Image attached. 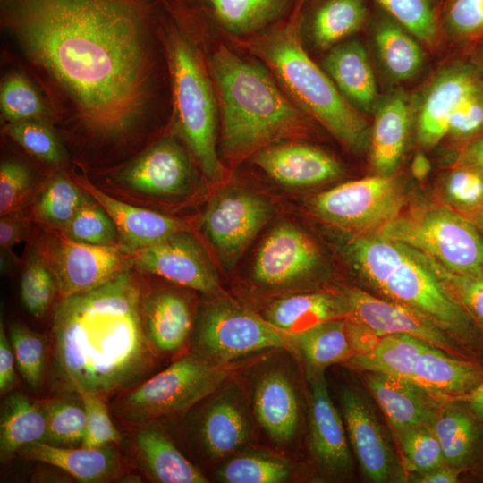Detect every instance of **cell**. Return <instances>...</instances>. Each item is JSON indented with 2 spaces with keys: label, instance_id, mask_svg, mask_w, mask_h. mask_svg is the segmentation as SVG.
I'll use <instances>...</instances> for the list:
<instances>
[{
  "label": "cell",
  "instance_id": "1",
  "mask_svg": "<svg viewBox=\"0 0 483 483\" xmlns=\"http://www.w3.org/2000/svg\"><path fill=\"white\" fill-rule=\"evenodd\" d=\"M158 0H0L1 24L103 140L146 114Z\"/></svg>",
  "mask_w": 483,
  "mask_h": 483
},
{
  "label": "cell",
  "instance_id": "2",
  "mask_svg": "<svg viewBox=\"0 0 483 483\" xmlns=\"http://www.w3.org/2000/svg\"><path fill=\"white\" fill-rule=\"evenodd\" d=\"M142 298L130 270L61 298L52 315L51 372L57 391L105 397L146 374L155 352L144 332Z\"/></svg>",
  "mask_w": 483,
  "mask_h": 483
},
{
  "label": "cell",
  "instance_id": "3",
  "mask_svg": "<svg viewBox=\"0 0 483 483\" xmlns=\"http://www.w3.org/2000/svg\"><path fill=\"white\" fill-rule=\"evenodd\" d=\"M221 118V152L233 164L284 140L306 135L309 115L261 63L220 46L209 63Z\"/></svg>",
  "mask_w": 483,
  "mask_h": 483
},
{
  "label": "cell",
  "instance_id": "4",
  "mask_svg": "<svg viewBox=\"0 0 483 483\" xmlns=\"http://www.w3.org/2000/svg\"><path fill=\"white\" fill-rule=\"evenodd\" d=\"M349 242L353 266L375 289L427 318L465 350L479 347L483 328L406 245L373 233Z\"/></svg>",
  "mask_w": 483,
  "mask_h": 483
},
{
  "label": "cell",
  "instance_id": "5",
  "mask_svg": "<svg viewBox=\"0 0 483 483\" xmlns=\"http://www.w3.org/2000/svg\"><path fill=\"white\" fill-rule=\"evenodd\" d=\"M298 18L250 38L246 44L291 99L351 150L364 147L368 123L335 84L309 56Z\"/></svg>",
  "mask_w": 483,
  "mask_h": 483
},
{
  "label": "cell",
  "instance_id": "6",
  "mask_svg": "<svg viewBox=\"0 0 483 483\" xmlns=\"http://www.w3.org/2000/svg\"><path fill=\"white\" fill-rule=\"evenodd\" d=\"M167 40L173 113L179 136L210 182H220L225 168L216 150L219 115L214 83L194 47L177 31Z\"/></svg>",
  "mask_w": 483,
  "mask_h": 483
},
{
  "label": "cell",
  "instance_id": "7",
  "mask_svg": "<svg viewBox=\"0 0 483 483\" xmlns=\"http://www.w3.org/2000/svg\"><path fill=\"white\" fill-rule=\"evenodd\" d=\"M373 234L411 247L456 273L483 270V234L467 216L448 206L402 208Z\"/></svg>",
  "mask_w": 483,
  "mask_h": 483
},
{
  "label": "cell",
  "instance_id": "8",
  "mask_svg": "<svg viewBox=\"0 0 483 483\" xmlns=\"http://www.w3.org/2000/svg\"><path fill=\"white\" fill-rule=\"evenodd\" d=\"M229 374L226 366L186 354L121 397L117 416L141 423L184 411L216 392Z\"/></svg>",
  "mask_w": 483,
  "mask_h": 483
},
{
  "label": "cell",
  "instance_id": "9",
  "mask_svg": "<svg viewBox=\"0 0 483 483\" xmlns=\"http://www.w3.org/2000/svg\"><path fill=\"white\" fill-rule=\"evenodd\" d=\"M192 346L193 352L222 365L266 349H292L291 335L226 300L212 301L202 310Z\"/></svg>",
  "mask_w": 483,
  "mask_h": 483
},
{
  "label": "cell",
  "instance_id": "10",
  "mask_svg": "<svg viewBox=\"0 0 483 483\" xmlns=\"http://www.w3.org/2000/svg\"><path fill=\"white\" fill-rule=\"evenodd\" d=\"M406 195L391 174H377L337 185L313 196L312 213L325 223L354 235L370 234L397 214Z\"/></svg>",
  "mask_w": 483,
  "mask_h": 483
},
{
  "label": "cell",
  "instance_id": "11",
  "mask_svg": "<svg viewBox=\"0 0 483 483\" xmlns=\"http://www.w3.org/2000/svg\"><path fill=\"white\" fill-rule=\"evenodd\" d=\"M38 248L61 298L96 289L132 267L131 254L119 246L79 242L52 228L44 232Z\"/></svg>",
  "mask_w": 483,
  "mask_h": 483
},
{
  "label": "cell",
  "instance_id": "12",
  "mask_svg": "<svg viewBox=\"0 0 483 483\" xmlns=\"http://www.w3.org/2000/svg\"><path fill=\"white\" fill-rule=\"evenodd\" d=\"M272 215L273 206L266 198L225 188L208 201L203 229L218 258L232 267Z\"/></svg>",
  "mask_w": 483,
  "mask_h": 483
},
{
  "label": "cell",
  "instance_id": "13",
  "mask_svg": "<svg viewBox=\"0 0 483 483\" xmlns=\"http://www.w3.org/2000/svg\"><path fill=\"white\" fill-rule=\"evenodd\" d=\"M132 267L203 293H218L214 267L199 240L182 231L131 254Z\"/></svg>",
  "mask_w": 483,
  "mask_h": 483
},
{
  "label": "cell",
  "instance_id": "14",
  "mask_svg": "<svg viewBox=\"0 0 483 483\" xmlns=\"http://www.w3.org/2000/svg\"><path fill=\"white\" fill-rule=\"evenodd\" d=\"M347 307V318L360 322L379 337L405 334L423 340L442 351L469 358L467 351L427 318L394 301L379 299L359 288L345 289L342 294Z\"/></svg>",
  "mask_w": 483,
  "mask_h": 483
},
{
  "label": "cell",
  "instance_id": "15",
  "mask_svg": "<svg viewBox=\"0 0 483 483\" xmlns=\"http://www.w3.org/2000/svg\"><path fill=\"white\" fill-rule=\"evenodd\" d=\"M348 438L363 477L375 483L403 481L394 447L364 397L352 388L340 394Z\"/></svg>",
  "mask_w": 483,
  "mask_h": 483
},
{
  "label": "cell",
  "instance_id": "16",
  "mask_svg": "<svg viewBox=\"0 0 483 483\" xmlns=\"http://www.w3.org/2000/svg\"><path fill=\"white\" fill-rule=\"evenodd\" d=\"M320 259L318 245L306 233L291 224H282L260 244L252 278L267 288L290 287L311 275Z\"/></svg>",
  "mask_w": 483,
  "mask_h": 483
},
{
  "label": "cell",
  "instance_id": "17",
  "mask_svg": "<svg viewBox=\"0 0 483 483\" xmlns=\"http://www.w3.org/2000/svg\"><path fill=\"white\" fill-rule=\"evenodd\" d=\"M133 191L170 197L187 193L192 184V168L185 149L173 138H163L116 175Z\"/></svg>",
  "mask_w": 483,
  "mask_h": 483
},
{
  "label": "cell",
  "instance_id": "18",
  "mask_svg": "<svg viewBox=\"0 0 483 483\" xmlns=\"http://www.w3.org/2000/svg\"><path fill=\"white\" fill-rule=\"evenodd\" d=\"M310 377L309 446L318 467L334 478H347L352 460L342 419L323 373Z\"/></svg>",
  "mask_w": 483,
  "mask_h": 483
},
{
  "label": "cell",
  "instance_id": "19",
  "mask_svg": "<svg viewBox=\"0 0 483 483\" xmlns=\"http://www.w3.org/2000/svg\"><path fill=\"white\" fill-rule=\"evenodd\" d=\"M365 379L396 440L411 428L432 427L445 404L410 379L371 372Z\"/></svg>",
  "mask_w": 483,
  "mask_h": 483
},
{
  "label": "cell",
  "instance_id": "20",
  "mask_svg": "<svg viewBox=\"0 0 483 483\" xmlns=\"http://www.w3.org/2000/svg\"><path fill=\"white\" fill-rule=\"evenodd\" d=\"M251 159L275 182L290 187H305L337 178L343 172L339 162L325 151L299 142L269 145Z\"/></svg>",
  "mask_w": 483,
  "mask_h": 483
},
{
  "label": "cell",
  "instance_id": "21",
  "mask_svg": "<svg viewBox=\"0 0 483 483\" xmlns=\"http://www.w3.org/2000/svg\"><path fill=\"white\" fill-rule=\"evenodd\" d=\"M78 185L110 216L118 231V246L129 254L189 231L178 219L115 199L89 182L80 181Z\"/></svg>",
  "mask_w": 483,
  "mask_h": 483
},
{
  "label": "cell",
  "instance_id": "22",
  "mask_svg": "<svg viewBox=\"0 0 483 483\" xmlns=\"http://www.w3.org/2000/svg\"><path fill=\"white\" fill-rule=\"evenodd\" d=\"M411 380L443 403L456 402L483 380V367L429 345L419 355Z\"/></svg>",
  "mask_w": 483,
  "mask_h": 483
},
{
  "label": "cell",
  "instance_id": "23",
  "mask_svg": "<svg viewBox=\"0 0 483 483\" xmlns=\"http://www.w3.org/2000/svg\"><path fill=\"white\" fill-rule=\"evenodd\" d=\"M19 453L56 467L82 483L108 482L117 479L122 470L119 454L111 445L77 448L37 442L22 447Z\"/></svg>",
  "mask_w": 483,
  "mask_h": 483
},
{
  "label": "cell",
  "instance_id": "24",
  "mask_svg": "<svg viewBox=\"0 0 483 483\" xmlns=\"http://www.w3.org/2000/svg\"><path fill=\"white\" fill-rule=\"evenodd\" d=\"M480 85L478 77L464 67L451 68L441 73L423 100L417 125L419 140L426 146L438 143L448 133L452 114Z\"/></svg>",
  "mask_w": 483,
  "mask_h": 483
},
{
  "label": "cell",
  "instance_id": "25",
  "mask_svg": "<svg viewBox=\"0 0 483 483\" xmlns=\"http://www.w3.org/2000/svg\"><path fill=\"white\" fill-rule=\"evenodd\" d=\"M141 318L147 339L157 354L179 351L192 326L188 301L172 291H159L142 298Z\"/></svg>",
  "mask_w": 483,
  "mask_h": 483
},
{
  "label": "cell",
  "instance_id": "26",
  "mask_svg": "<svg viewBox=\"0 0 483 483\" xmlns=\"http://www.w3.org/2000/svg\"><path fill=\"white\" fill-rule=\"evenodd\" d=\"M255 416L267 436L275 443L292 439L300 420L295 389L282 371L272 369L258 380L253 396Z\"/></svg>",
  "mask_w": 483,
  "mask_h": 483
},
{
  "label": "cell",
  "instance_id": "27",
  "mask_svg": "<svg viewBox=\"0 0 483 483\" xmlns=\"http://www.w3.org/2000/svg\"><path fill=\"white\" fill-rule=\"evenodd\" d=\"M199 422V439L207 454L212 458L233 453L250 436L245 410L233 394L215 398L206 407Z\"/></svg>",
  "mask_w": 483,
  "mask_h": 483
},
{
  "label": "cell",
  "instance_id": "28",
  "mask_svg": "<svg viewBox=\"0 0 483 483\" xmlns=\"http://www.w3.org/2000/svg\"><path fill=\"white\" fill-rule=\"evenodd\" d=\"M325 72L343 96L369 110L377 98V84L367 52L356 40L339 43L323 60Z\"/></svg>",
  "mask_w": 483,
  "mask_h": 483
},
{
  "label": "cell",
  "instance_id": "29",
  "mask_svg": "<svg viewBox=\"0 0 483 483\" xmlns=\"http://www.w3.org/2000/svg\"><path fill=\"white\" fill-rule=\"evenodd\" d=\"M343 295L312 292L284 296L274 301L265 318L277 329L295 335L325 321L347 318Z\"/></svg>",
  "mask_w": 483,
  "mask_h": 483
},
{
  "label": "cell",
  "instance_id": "30",
  "mask_svg": "<svg viewBox=\"0 0 483 483\" xmlns=\"http://www.w3.org/2000/svg\"><path fill=\"white\" fill-rule=\"evenodd\" d=\"M45 402H35L20 392L4 397L0 414V458L7 462L22 447L47 442Z\"/></svg>",
  "mask_w": 483,
  "mask_h": 483
},
{
  "label": "cell",
  "instance_id": "31",
  "mask_svg": "<svg viewBox=\"0 0 483 483\" xmlns=\"http://www.w3.org/2000/svg\"><path fill=\"white\" fill-rule=\"evenodd\" d=\"M134 446L147 473L162 483H205L195 467L159 429L144 425L135 434Z\"/></svg>",
  "mask_w": 483,
  "mask_h": 483
},
{
  "label": "cell",
  "instance_id": "32",
  "mask_svg": "<svg viewBox=\"0 0 483 483\" xmlns=\"http://www.w3.org/2000/svg\"><path fill=\"white\" fill-rule=\"evenodd\" d=\"M482 423L456 402L442 406L431 428L441 445L445 465L462 471L472 464L481 444Z\"/></svg>",
  "mask_w": 483,
  "mask_h": 483
},
{
  "label": "cell",
  "instance_id": "33",
  "mask_svg": "<svg viewBox=\"0 0 483 483\" xmlns=\"http://www.w3.org/2000/svg\"><path fill=\"white\" fill-rule=\"evenodd\" d=\"M429 345L410 335H386L371 350L352 356L344 364L363 372L411 380L419 355Z\"/></svg>",
  "mask_w": 483,
  "mask_h": 483
},
{
  "label": "cell",
  "instance_id": "34",
  "mask_svg": "<svg viewBox=\"0 0 483 483\" xmlns=\"http://www.w3.org/2000/svg\"><path fill=\"white\" fill-rule=\"evenodd\" d=\"M409 124V110L404 98L394 96L377 110L372 130L371 162L378 174L388 175L402 156Z\"/></svg>",
  "mask_w": 483,
  "mask_h": 483
},
{
  "label": "cell",
  "instance_id": "35",
  "mask_svg": "<svg viewBox=\"0 0 483 483\" xmlns=\"http://www.w3.org/2000/svg\"><path fill=\"white\" fill-rule=\"evenodd\" d=\"M291 337L292 349L303 359L309 377L323 373L330 365L344 363L353 356L346 318L322 322Z\"/></svg>",
  "mask_w": 483,
  "mask_h": 483
},
{
  "label": "cell",
  "instance_id": "36",
  "mask_svg": "<svg viewBox=\"0 0 483 483\" xmlns=\"http://www.w3.org/2000/svg\"><path fill=\"white\" fill-rule=\"evenodd\" d=\"M369 9L366 0H323L310 19V34L320 49H330L360 30Z\"/></svg>",
  "mask_w": 483,
  "mask_h": 483
},
{
  "label": "cell",
  "instance_id": "37",
  "mask_svg": "<svg viewBox=\"0 0 483 483\" xmlns=\"http://www.w3.org/2000/svg\"><path fill=\"white\" fill-rule=\"evenodd\" d=\"M374 36L379 57L393 78L408 80L419 70L423 62L420 46L386 13L377 21Z\"/></svg>",
  "mask_w": 483,
  "mask_h": 483
},
{
  "label": "cell",
  "instance_id": "38",
  "mask_svg": "<svg viewBox=\"0 0 483 483\" xmlns=\"http://www.w3.org/2000/svg\"><path fill=\"white\" fill-rule=\"evenodd\" d=\"M89 197L79 185L58 174L38 194L32 214L47 228L61 231Z\"/></svg>",
  "mask_w": 483,
  "mask_h": 483
},
{
  "label": "cell",
  "instance_id": "39",
  "mask_svg": "<svg viewBox=\"0 0 483 483\" xmlns=\"http://www.w3.org/2000/svg\"><path fill=\"white\" fill-rule=\"evenodd\" d=\"M219 21L235 34L259 30L283 14L289 0H208Z\"/></svg>",
  "mask_w": 483,
  "mask_h": 483
},
{
  "label": "cell",
  "instance_id": "40",
  "mask_svg": "<svg viewBox=\"0 0 483 483\" xmlns=\"http://www.w3.org/2000/svg\"><path fill=\"white\" fill-rule=\"evenodd\" d=\"M47 419V443L75 447L86 431V411L80 394L69 393L45 401Z\"/></svg>",
  "mask_w": 483,
  "mask_h": 483
},
{
  "label": "cell",
  "instance_id": "41",
  "mask_svg": "<svg viewBox=\"0 0 483 483\" xmlns=\"http://www.w3.org/2000/svg\"><path fill=\"white\" fill-rule=\"evenodd\" d=\"M8 337L21 376L31 389L38 390L46 368V338L20 322L10 324Z\"/></svg>",
  "mask_w": 483,
  "mask_h": 483
},
{
  "label": "cell",
  "instance_id": "42",
  "mask_svg": "<svg viewBox=\"0 0 483 483\" xmlns=\"http://www.w3.org/2000/svg\"><path fill=\"white\" fill-rule=\"evenodd\" d=\"M389 17L426 44L436 38L437 0H373Z\"/></svg>",
  "mask_w": 483,
  "mask_h": 483
},
{
  "label": "cell",
  "instance_id": "43",
  "mask_svg": "<svg viewBox=\"0 0 483 483\" xmlns=\"http://www.w3.org/2000/svg\"><path fill=\"white\" fill-rule=\"evenodd\" d=\"M60 232L79 242L100 246L119 245V234L114 221L91 197L78 208Z\"/></svg>",
  "mask_w": 483,
  "mask_h": 483
},
{
  "label": "cell",
  "instance_id": "44",
  "mask_svg": "<svg viewBox=\"0 0 483 483\" xmlns=\"http://www.w3.org/2000/svg\"><path fill=\"white\" fill-rule=\"evenodd\" d=\"M292 473L287 462L263 453L239 455L225 463L219 479L226 483H280Z\"/></svg>",
  "mask_w": 483,
  "mask_h": 483
},
{
  "label": "cell",
  "instance_id": "45",
  "mask_svg": "<svg viewBox=\"0 0 483 483\" xmlns=\"http://www.w3.org/2000/svg\"><path fill=\"white\" fill-rule=\"evenodd\" d=\"M408 248L483 328V270L474 274L456 273L430 257L411 247Z\"/></svg>",
  "mask_w": 483,
  "mask_h": 483
},
{
  "label": "cell",
  "instance_id": "46",
  "mask_svg": "<svg viewBox=\"0 0 483 483\" xmlns=\"http://www.w3.org/2000/svg\"><path fill=\"white\" fill-rule=\"evenodd\" d=\"M20 291L25 309L34 317L44 316L57 292L53 273L38 248L31 250L21 274Z\"/></svg>",
  "mask_w": 483,
  "mask_h": 483
},
{
  "label": "cell",
  "instance_id": "47",
  "mask_svg": "<svg viewBox=\"0 0 483 483\" xmlns=\"http://www.w3.org/2000/svg\"><path fill=\"white\" fill-rule=\"evenodd\" d=\"M397 442L405 471L419 475L445 465L441 445L431 427L411 428Z\"/></svg>",
  "mask_w": 483,
  "mask_h": 483
},
{
  "label": "cell",
  "instance_id": "48",
  "mask_svg": "<svg viewBox=\"0 0 483 483\" xmlns=\"http://www.w3.org/2000/svg\"><path fill=\"white\" fill-rule=\"evenodd\" d=\"M438 21L439 28L453 38L483 36V0H441Z\"/></svg>",
  "mask_w": 483,
  "mask_h": 483
},
{
  "label": "cell",
  "instance_id": "49",
  "mask_svg": "<svg viewBox=\"0 0 483 483\" xmlns=\"http://www.w3.org/2000/svg\"><path fill=\"white\" fill-rule=\"evenodd\" d=\"M0 102L4 115L12 123L36 121L44 112L37 91L18 74L9 76L3 82Z\"/></svg>",
  "mask_w": 483,
  "mask_h": 483
},
{
  "label": "cell",
  "instance_id": "50",
  "mask_svg": "<svg viewBox=\"0 0 483 483\" xmlns=\"http://www.w3.org/2000/svg\"><path fill=\"white\" fill-rule=\"evenodd\" d=\"M444 195L451 208L466 214L483 204V175L461 163L446 178Z\"/></svg>",
  "mask_w": 483,
  "mask_h": 483
},
{
  "label": "cell",
  "instance_id": "51",
  "mask_svg": "<svg viewBox=\"0 0 483 483\" xmlns=\"http://www.w3.org/2000/svg\"><path fill=\"white\" fill-rule=\"evenodd\" d=\"M30 170L16 161L2 162L0 166V215L23 210L33 192Z\"/></svg>",
  "mask_w": 483,
  "mask_h": 483
},
{
  "label": "cell",
  "instance_id": "52",
  "mask_svg": "<svg viewBox=\"0 0 483 483\" xmlns=\"http://www.w3.org/2000/svg\"><path fill=\"white\" fill-rule=\"evenodd\" d=\"M7 133L27 151L48 164L62 161V151L54 133L37 121L12 123Z\"/></svg>",
  "mask_w": 483,
  "mask_h": 483
},
{
  "label": "cell",
  "instance_id": "53",
  "mask_svg": "<svg viewBox=\"0 0 483 483\" xmlns=\"http://www.w3.org/2000/svg\"><path fill=\"white\" fill-rule=\"evenodd\" d=\"M80 394L86 411V431L80 445L99 447L120 443L122 436L110 419L104 397L94 393Z\"/></svg>",
  "mask_w": 483,
  "mask_h": 483
},
{
  "label": "cell",
  "instance_id": "54",
  "mask_svg": "<svg viewBox=\"0 0 483 483\" xmlns=\"http://www.w3.org/2000/svg\"><path fill=\"white\" fill-rule=\"evenodd\" d=\"M483 129V85L470 92L452 114L448 133L457 140L470 139Z\"/></svg>",
  "mask_w": 483,
  "mask_h": 483
},
{
  "label": "cell",
  "instance_id": "55",
  "mask_svg": "<svg viewBox=\"0 0 483 483\" xmlns=\"http://www.w3.org/2000/svg\"><path fill=\"white\" fill-rule=\"evenodd\" d=\"M30 232V220L23 210L1 216L0 246L4 251L11 252L17 243L26 240Z\"/></svg>",
  "mask_w": 483,
  "mask_h": 483
},
{
  "label": "cell",
  "instance_id": "56",
  "mask_svg": "<svg viewBox=\"0 0 483 483\" xmlns=\"http://www.w3.org/2000/svg\"><path fill=\"white\" fill-rule=\"evenodd\" d=\"M15 357L4 328L3 320L0 322V393L2 395L12 392L17 384L14 370Z\"/></svg>",
  "mask_w": 483,
  "mask_h": 483
},
{
  "label": "cell",
  "instance_id": "57",
  "mask_svg": "<svg viewBox=\"0 0 483 483\" xmlns=\"http://www.w3.org/2000/svg\"><path fill=\"white\" fill-rule=\"evenodd\" d=\"M346 327L353 355L369 352L380 338L366 325L347 318Z\"/></svg>",
  "mask_w": 483,
  "mask_h": 483
},
{
  "label": "cell",
  "instance_id": "58",
  "mask_svg": "<svg viewBox=\"0 0 483 483\" xmlns=\"http://www.w3.org/2000/svg\"><path fill=\"white\" fill-rule=\"evenodd\" d=\"M460 470L447 465L419 474L415 482L421 483H454L458 481Z\"/></svg>",
  "mask_w": 483,
  "mask_h": 483
},
{
  "label": "cell",
  "instance_id": "59",
  "mask_svg": "<svg viewBox=\"0 0 483 483\" xmlns=\"http://www.w3.org/2000/svg\"><path fill=\"white\" fill-rule=\"evenodd\" d=\"M461 163L472 167L483 175V135L465 148Z\"/></svg>",
  "mask_w": 483,
  "mask_h": 483
},
{
  "label": "cell",
  "instance_id": "60",
  "mask_svg": "<svg viewBox=\"0 0 483 483\" xmlns=\"http://www.w3.org/2000/svg\"><path fill=\"white\" fill-rule=\"evenodd\" d=\"M456 402L465 403V407L483 422V380L473 391L462 396Z\"/></svg>",
  "mask_w": 483,
  "mask_h": 483
},
{
  "label": "cell",
  "instance_id": "61",
  "mask_svg": "<svg viewBox=\"0 0 483 483\" xmlns=\"http://www.w3.org/2000/svg\"><path fill=\"white\" fill-rule=\"evenodd\" d=\"M431 169L428 158L422 153L418 152L411 162V171L414 178L419 181L424 180Z\"/></svg>",
  "mask_w": 483,
  "mask_h": 483
},
{
  "label": "cell",
  "instance_id": "62",
  "mask_svg": "<svg viewBox=\"0 0 483 483\" xmlns=\"http://www.w3.org/2000/svg\"><path fill=\"white\" fill-rule=\"evenodd\" d=\"M463 215L467 216L483 234V204Z\"/></svg>",
  "mask_w": 483,
  "mask_h": 483
},
{
  "label": "cell",
  "instance_id": "63",
  "mask_svg": "<svg viewBox=\"0 0 483 483\" xmlns=\"http://www.w3.org/2000/svg\"><path fill=\"white\" fill-rule=\"evenodd\" d=\"M441 0H437V2L439 3Z\"/></svg>",
  "mask_w": 483,
  "mask_h": 483
}]
</instances>
